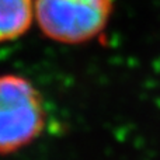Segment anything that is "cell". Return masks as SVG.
I'll return each mask as SVG.
<instances>
[{
	"mask_svg": "<svg viewBox=\"0 0 160 160\" xmlns=\"http://www.w3.org/2000/svg\"><path fill=\"white\" fill-rule=\"evenodd\" d=\"M44 127L45 107L35 86L18 75L0 76V153L28 146Z\"/></svg>",
	"mask_w": 160,
	"mask_h": 160,
	"instance_id": "1",
	"label": "cell"
},
{
	"mask_svg": "<svg viewBox=\"0 0 160 160\" xmlns=\"http://www.w3.org/2000/svg\"><path fill=\"white\" fill-rule=\"evenodd\" d=\"M114 0H34L39 30L61 44H83L104 31Z\"/></svg>",
	"mask_w": 160,
	"mask_h": 160,
	"instance_id": "2",
	"label": "cell"
},
{
	"mask_svg": "<svg viewBox=\"0 0 160 160\" xmlns=\"http://www.w3.org/2000/svg\"><path fill=\"white\" fill-rule=\"evenodd\" d=\"M34 18V0H0V44L20 38Z\"/></svg>",
	"mask_w": 160,
	"mask_h": 160,
	"instance_id": "3",
	"label": "cell"
}]
</instances>
